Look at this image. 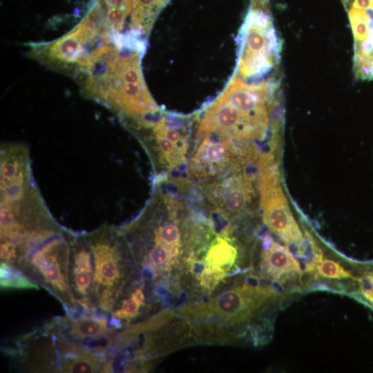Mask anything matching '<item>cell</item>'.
<instances>
[{
	"mask_svg": "<svg viewBox=\"0 0 373 373\" xmlns=\"http://www.w3.org/2000/svg\"><path fill=\"white\" fill-rule=\"evenodd\" d=\"M64 227L49 212L34 180L29 151L1 153V260L13 265Z\"/></svg>",
	"mask_w": 373,
	"mask_h": 373,
	"instance_id": "6da1fadb",
	"label": "cell"
},
{
	"mask_svg": "<svg viewBox=\"0 0 373 373\" xmlns=\"http://www.w3.org/2000/svg\"><path fill=\"white\" fill-rule=\"evenodd\" d=\"M276 95L263 84H247L233 79L225 93L206 113L198 137L212 133L238 140L259 139L267 132Z\"/></svg>",
	"mask_w": 373,
	"mask_h": 373,
	"instance_id": "7a4b0ae2",
	"label": "cell"
},
{
	"mask_svg": "<svg viewBox=\"0 0 373 373\" xmlns=\"http://www.w3.org/2000/svg\"><path fill=\"white\" fill-rule=\"evenodd\" d=\"M84 235L91 257L93 314L109 318L124 277L120 232L112 226L103 225Z\"/></svg>",
	"mask_w": 373,
	"mask_h": 373,
	"instance_id": "3957f363",
	"label": "cell"
},
{
	"mask_svg": "<svg viewBox=\"0 0 373 373\" xmlns=\"http://www.w3.org/2000/svg\"><path fill=\"white\" fill-rule=\"evenodd\" d=\"M282 50L271 15L269 0H251L241 32L238 72L257 80L277 69Z\"/></svg>",
	"mask_w": 373,
	"mask_h": 373,
	"instance_id": "277c9868",
	"label": "cell"
},
{
	"mask_svg": "<svg viewBox=\"0 0 373 373\" xmlns=\"http://www.w3.org/2000/svg\"><path fill=\"white\" fill-rule=\"evenodd\" d=\"M72 232L64 228L33 249L16 267L59 300L69 316L75 314L68 284Z\"/></svg>",
	"mask_w": 373,
	"mask_h": 373,
	"instance_id": "5b68a950",
	"label": "cell"
},
{
	"mask_svg": "<svg viewBox=\"0 0 373 373\" xmlns=\"http://www.w3.org/2000/svg\"><path fill=\"white\" fill-rule=\"evenodd\" d=\"M259 186L264 222L285 244L298 247V252H301L304 249L302 231L292 215L275 165L268 155L260 159Z\"/></svg>",
	"mask_w": 373,
	"mask_h": 373,
	"instance_id": "8992f818",
	"label": "cell"
},
{
	"mask_svg": "<svg viewBox=\"0 0 373 373\" xmlns=\"http://www.w3.org/2000/svg\"><path fill=\"white\" fill-rule=\"evenodd\" d=\"M353 37V73L373 80V0H341Z\"/></svg>",
	"mask_w": 373,
	"mask_h": 373,
	"instance_id": "52a82bcc",
	"label": "cell"
},
{
	"mask_svg": "<svg viewBox=\"0 0 373 373\" xmlns=\"http://www.w3.org/2000/svg\"><path fill=\"white\" fill-rule=\"evenodd\" d=\"M213 140L205 137L190 165L191 174L200 179H213L236 167L238 160L229 138Z\"/></svg>",
	"mask_w": 373,
	"mask_h": 373,
	"instance_id": "ba28073f",
	"label": "cell"
},
{
	"mask_svg": "<svg viewBox=\"0 0 373 373\" xmlns=\"http://www.w3.org/2000/svg\"><path fill=\"white\" fill-rule=\"evenodd\" d=\"M274 293L269 289L244 285L219 295L213 309L224 318L245 321L250 318Z\"/></svg>",
	"mask_w": 373,
	"mask_h": 373,
	"instance_id": "9c48e42d",
	"label": "cell"
},
{
	"mask_svg": "<svg viewBox=\"0 0 373 373\" xmlns=\"http://www.w3.org/2000/svg\"><path fill=\"white\" fill-rule=\"evenodd\" d=\"M252 184L245 173H236L227 178L216 187V204L224 211L238 213L250 203Z\"/></svg>",
	"mask_w": 373,
	"mask_h": 373,
	"instance_id": "30bf717a",
	"label": "cell"
},
{
	"mask_svg": "<svg viewBox=\"0 0 373 373\" xmlns=\"http://www.w3.org/2000/svg\"><path fill=\"white\" fill-rule=\"evenodd\" d=\"M261 269L265 274L276 280L302 274L299 262L289 249L274 241L262 254Z\"/></svg>",
	"mask_w": 373,
	"mask_h": 373,
	"instance_id": "8fae6325",
	"label": "cell"
},
{
	"mask_svg": "<svg viewBox=\"0 0 373 373\" xmlns=\"http://www.w3.org/2000/svg\"><path fill=\"white\" fill-rule=\"evenodd\" d=\"M237 251L228 240L218 238L208 250L205 258V276H211L212 281L220 280L224 271H228L236 262Z\"/></svg>",
	"mask_w": 373,
	"mask_h": 373,
	"instance_id": "7c38bea8",
	"label": "cell"
},
{
	"mask_svg": "<svg viewBox=\"0 0 373 373\" xmlns=\"http://www.w3.org/2000/svg\"><path fill=\"white\" fill-rule=\"evenodd\" d=\"M154 140L161 163L169 169L175 168L186 160V142H176L153 131Z\"/></svg>",
	"mask_w": 373,
	"mask_h": 373,
	"instance_id": "4fadbf2b",
	"label": "cell"
},
{
	"mask_svg": "<svg viewBox=\"0 0 373 373\" xmlns=\"http://www.w3.org/2000/svg\"><path fill=\"white\" fill-rule=\"evenodd\" d=\"M0 284L2 289H39V284L21 270L3 262L0 266Z\"/></svg>",
	"mask_w": 373,
	"mask_h": 373,
	"instance_id": "5bb4252c",
	"label": "cell"
},
{
	"mask_svg": "<svg viewBox=\"0 0 373 373\" xmlns=\"http://www.w3.org/2000/svg\"><path fill=\"white\" fill-rule=\"evenodd\" d=\"M180 230L173 223L160 225L154 230L153 242L162 245L177 254L180 252Z\"/></svg>",
	"mask_w": 373,
	"mask_h": 373,
	"instance_id": "9a60e30c",
	"label": "cell"
},
{
	"mask_svg": "<svg viewBox=\"0 0 373 373\" xmlns=\"http://www.w3.org/2000/svg\"><path fill=\"white\" fill-rule=\"evenodd\" d=\"M177 256L178 254L166 247L153 242V247L145 257V262L153 269H163L172 264Z\"/></svg>",
	"mask_w": 373,
	"mask_h": 373,
	"instance_id": "2e32d148",
	"label": "cell"
},
{
	"mask_svg": "<svg viewBox=\"0 0 373 373\" xmlns=\"http://www.w3.org/2000/svg\"><path fill=\"white\" fill-rule=\"evenodd\" d=\"M314 269L319 276L327 279L342 280L353 278L351 272L340 263L330 259L321 258L316 262Z\"/></svg>",
	"mask_w": 373,
	"mask_h": 373,
	"instance_id": "e0dca14e",
	"label": "cell"
},
{
	"mask_svg": "<svg viewBox=\"0 0 373 373\" xmlns=\"http://www.w3.org/2000/svg\"><path fill=\"white\" fill-rule=\"evenodd\" d=\"M355 279L358 283V291L361 298L373 308V267L365 269Z\"/></svg>",
	"mask_w": 373,
	"mask_h": 373,
	"instance_id": "ac0fdd59",
	"label": "cell"
}]
</instances>
